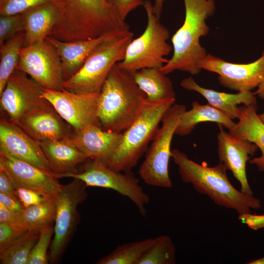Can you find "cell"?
Listing matches in <instances>:
<instances>
[{"instance_id": "obj_1", "label": "cell", "mask_w": 264, "mask_h": 264, "mask_svg": "<svg viewBox=\"0 0 264 264\" xmlns=\"http://www.w3.org/2000/svg\"><path fill=\"white\" fill-rule=\"evenodd\" d=\"M171 157L178 167L182 180L191 184L198 193L208 196L215 204L233 209L239 215L261 207L260 199L242 193L232 185L223 164L214 167L208 166L205 162L200 164L177 149L172 150Z\"/></svg>"}, {"instance_id": "obj_2", "label": "cell", "mask_w": 264, "mask_h": 264, "mask_svg": "<svg viewBox=\"0 0 264 264\" xmlns=\"http://www.w3.org/2000/svg\"><path fill=\"white\" fill-rule=\"evenodd\" d=\"M146 99L132 74L116 64L99 94L97 114L101 127L106 131L123 132L138 117Z\"/></svg>"}, {"instance_id": "obj_3", "label": "cell", "mask_w": 264, "mask_h": 264, "mask_svg": "<svg viewBox=\"0 0 264 264\" xmlns=\"http://www.w3.org/2000/svg\"><path fill=\"white\" fill-rule=\"evenodd\" d=\"M185 19L182 26L172 37L173 54L160 70L167 74L175 70L198 74V64L207 54L200 44V38L206 36L209 27L205 21L216 10L215 0H183Z\"/></svg>"}, {"instance_id": "obj_4", "label": "cell", "mask_w": 264, "mask_h": 264, "mask_svg": "<svg viewBox=\"0 0 264 264\" xmlns=\"http://www.w3.org/2000/svg\"><path fill=\"white\" fill-rule=\"evenodd\" d=\"M175 102L176 97L157 101L147 99L138 117L123 132L122 141L107 165L119 172H131L147 150L165 112Z\"/></svg>"}, {"instance_id": "obj_5", "label": "cell", "mask_w": 264, "mask_h": 264, "mask_svg": "<svg viewBox=\"0 0 264 264\" xmlns=\"http://www.w3.org/2000/svg\"><path fill=\"white\" fill-rule=\"evenodd\" d=\"M59 10L54 30L69 38H84L109 29L119 16L107 0H52Z\"/></svg>"}, {"instance_id": "obj_6", "label": "cell", "mask_w": 264, "mask_h": 264, "mask_svg": "<svg viewBox=\"0 0 264 264\" xmlns=\"http://www.w3.org/2000/svg\"><path fill=\"white\" fill-rule=\"evenodd\" d=\"M143 6L147 17L146 27L142 35L131 42L124 59L116 64L132 73L145 68L160 69L168 61L165 57L173 49L167 42L169 31L154 13L151 2L145 0Z\"/></svg>"}, {"instance_id": "obj_7", "label": "cell", "mask_w": 264, "mask_h": 264, "mask_svg": "<svg viewBox=\"0 0 264 264\" xmlns=\"http://www.w3.org/2000/svg\"><path fill=\"white\" fill-rule=\"evenodd\" d=\"M133 36L132 33L98 46L80 69L63 82V89L76 93H100L113 66L124 59Z\"/></svg>"}, {"instance_id": "obj_8", "label": "cell", "mask_w": 264, "mask_h": 264, "mask_svg": "<svg viewBox=\"0 0 264 264\" xmlns=\"http://www.w3.org/2000/svg\"><path fill=\"white\" fill-rule=\"evenodd\" d=\"M186 110L184 105L174 104L164 114L161 126L156 131L138 170L140 178L146 184L163 188L172 187L168 170L171 142Z\"/></svg>"}, {"instance_id": "obj_9", "label": "cell", "mask_w": 264, "mask_h": 264, "mask_svg": "<svg viewBox=\"0 0 264 264\" xmlns=\"http://www.w3.org/2000/svg\"><path fill=\"white\" fill-rule=\"evenodd\" d=\"M88 159L82 172L59 174V177L78 179L83 181L87 187L115 191L128 198L136 205L140 214L145 217L147 214L145 206L150 201V197L139 184V179L132 172H119L100 161Z\"/></svg>"}, {"instance_id": "obj_10", "label": "cell", "mask_w": 264, "mask_h": 264, "mask_svg": "<svg viewBox=\"0 0 264 264\" xmlns=\"http://www.w3.org/2000/svg\"><path fill=\"white\" fill-rule=\"evenodd\" d=\"M86 184L73 178L70 183L63 185L55 198L56 214L54 237L48 255L51 264L56 263L67 246L78 223V205L88 197Z\"/></svg>"}, {"instance_id": "obj_11", "label": "cell", "mask_w": 264, "mask_h": 264, "mask_svg": "<svg viewBox=\"0 0 264 264\" xmlns=\"http://www.w3.org/2000/svg\"><path fill=\"white\" fill-rule=\"evenodd\" d=\"M17 70L30 76L44 88L61 90L64 82L62 62L55 47L46 39L23 46Z\"/></svg>"}, {"instance_id": "obj_12", "label": "cell", "mask_w": 264, "mask_h": 264, "mask_svg": "<svg viewBox=\"0 0 264 264\" xmlns=\"http://www.w3.org/2000/svg\"><path fill=\"white\" fill-rule=\"evenodd\" d=\"M99 94L44 88L43 96L75 132H78L90 124L101 127L97 114Z\"/></svg>"}, {"instance_id": "obj_13", "label": "cell", "mask_w": 264, "mask_h": 264, "mask_svg": "<svg viewBox=\"0 0 264 264\" xmlns=\"http://www.w3.org/2000/svg\"><path fill=\"white\" fill-rule=\"evenodd\" d=\"M201 69L217 73L220 84L238 91H251L264 81V50L260 57L248 64H236L210 54L200 60Z\"/></svg>"}, {"instance_id": "obj_14", "label": "cell", "mask_w": 264, "mask_h": 264, "mask_svg": "<svg viewBox=\"0 0 264 264\" xmlns=\"http://www.w3.org/2000/svg\"><path fill=\"white\" fill-rule=\"evenodd\" d=\"M43 90L26 74L16 69L0 95L1 109L10 121L18 124L25 114L48 101L43 96Z\"/></svg>"}, {"instance_id": "obj_15", "label": "cell", "mask_w": 264, "mask_h": 264, "mask_svg": "<svg viewBox=\"0 0 264 264\" xmlns=\"http://www.w3.org/2000/svg\"><path fill=\"white\" fill-rule=\"evenodd\" d=\"M0 163L4 166L15 188L33 190L48 199H55L63 185L58 174L17 159L0 149Z\"/></svg>"}, {"instance_id": "obj_16", "label": "cell", "mask_w": 264, "mask_h": 264, "mask_svg": "<svg viewBox=\"0 0 264 264\" xmlns=\"http://www.w3.org/2000/svg\"><path fill=\"white\" fill-rule=\"evenodd\" d=\"M219 132L217 136L218 154L220 163L230 170L241 185V192L253 195L249 185L246 173V163L258 149L254 143L236 137L226 132L222 126L218 125Z\"/></svg>"}, {"instance_id": "obj_17", "label": "cell", "mask_w": 264, "mask_h": 264, "mask_svg": "<svg viewBox=\"0 0 264 264\" xmlns=\"http://www.w3.org/2000/svg\"><path fill=\"white\" fill-rule=\"evenodd\" d=\"M0 149L17 159L51 171L40 142L9 119L0 121Z\"/></svg>"}, {"instance_id": "obj_18", "label": "cell", "mask_w": 264, "mask_h": 264, "mask_svg": "<svg viewBox=\"0 0 264 264\" xmlns=\"http://www.w3.org/2000/svg\"><path fill=\"white\" fill-rule=\"evenodd\" d=\"M130 30H115L97 38L73 42H64L48 36L46 40L56 48L61 61L64 81L75 75L91 53L109 41L131 34Z\"/></svg>"}, {"instance_id": "obj_19", "label": "cell", "mask_w": 264, "mask_h": 264, "mask_svg": "<svg viewBox=\"0 0 264 264\" xmlns=\"http://www.w3.org/2000/svg\"><path fill=\"white\" fill-rule=\"evenodd\" d=\"M18 125L40 142L65 139L72 134L68 124L48 101L25 114Z\"/></svg>"}, {"instance_id": "obj_20", "label": "cell", "mask_w": 264, "mask_h": 264, "mask_svg": "<svg viewBox=\"0 0 264 264\" xmlns=\"http://www.w3.org/2000/svg\"><path fill=\"white\" fill-rule=\"evenodd\" d=\"M69 138L88 159L106 164L120 145L123 132L106 131L99 125L90 124Z\"/></svg>"}, {"instance_id": "obj_21", "label": "cell", "mask_w": 264, "mask_h": 264, "mask_svg": "<svg viewBox=\"0 0 264 264\" xmlns=\"http://www.w3.org/2000/svg\"><path fill=\"white\" fill-rule=\"evenodd\" d=\"M180 86L187 90L199 93L206 99L208 104L232 120L238 118L239 105L257 108L256 98L251 91H238L236 94L217 91L200 86L191 76L183 79Z\"/></svg>"}, {"instance_id": "obj_22", "label": "cell", "mask_w": 264, "mask_h": 264, "mask_svg": "<svg viewBox=\"0 0 264 264\" xmlns=\"http://www.w3.org/2000/svg\"><path fill=\"white\" fill-rule=\"evenodd\" d=\"M22 14L24 26V46L44 41L59 18V10L50 1L32 7Z\"/></svg>"}, {"instance_id": "obj_23", "label": "cell", "mask_w": 264, "mask_h": 264, "mask_svg": "<svg viewBox=\"0 0 264 264\" xmlns=\"http://www.w3.org/2000/svg\"><path fill=\"white\" fill-rule=\"evenodd\" d=\"M257 108L245 106L239 107L238 122L229 131L234 136L254 143L260 149L261 155L250 159L248 162L255 165L260 172H264V124L257 113Z\"/></svg>"}, {"instance_id": "obj_24", "label": "cell", "mask_w": 264, "mask_h": 264, "mask_svg": "<svg viewBox=\"0 0 264 264\" xmlns=\"http://www.w3.org/2000/svg\"><path fill=\"white\" fill-rule=\"evenodd\" d=\"M69 137L40 142L51 170L55 173L76 172V166L88 159Z\"/></svg>"}, {"instance_id": "obj_25", "label": "cell", "mask_w": 264, "mask_h": 264, "mask_svg": "<svg viewBox=\"0 0 264 264\" xmlns=\"http://www.w3.org/2000/svg\"><path fill=\"white\" fill-rule=\"evenodd\" d=\"M204 122L216 123L229 131L235 124L232 119L220 110L208 104L201 105L194 101L192 103V109L182 114L175 134L181 136L187 135L197 125Z\"/></svg>"}, {"instance_id": "obj_26", "label": "cell", "mask_w": 264, "mask_h": 264, "mask_svg": "<svg viewBox=\"0 0 264 264\" xmlns=\"http://www.w3.org/2000/svg\"><path fill=\"white\" fill-rule=\"evenodd\" d=\"M138 87L150 101H157L168 97H176L173 83L167 74L160 69L145 68L132 73Z\"/></svg>"}, {"instance_id": "obj_27", "label": "cell", "mask_w": 264, "mask_h": 264, "mask_svg": "<svg viewBox=\"0 0 264 264\" xmlns=\"http://www.w3.org/2000/svg\"><path fill=\"white\" fill-rule=\"evenodd\" d=\"M55 199H46L41 203L25 208L19 215L21 225L27 230L40 231L55 220Z\"/></svg>"}, {"instance_id": "obj_28", "label": "cell", "mask_w": 264, "mask_h": 264, "mask_svg": "<svg viewBox=\"0 0 264 264\" xmlns=\"http://www.w3.org/2000/svg\"><path fill=\"white\" fill-rule=\"evenodd\" d=\"M24 33L21 32L0 46V95L19 63L20 52L24 46Z\"/></svg>"}, {"instance_id": "obj_29", "label": "cell", "mask_w": 264, "mask_h": 264, "mask_svg": "<svg viewBox=\"0 0 264 264\" xmlns=\"http://www.w3.org/2000/svg\"><path fill=\"white\" fill-rule=\"evenodd\" d=\"M40 231L28 230L0 252L1 264H27Z\"/></svg>"}, {"instance_id": "obj_30", "label": "cell", "mask_w": 264, "mask_h": 264, "mask_svg": "<svg viewBox=\"0 0 264 264\" xmlns=\"http://www.w3.org/2000/svg\"><path fill=\"white\" fill-rule=\"evenodd\" d=\"M154 239L131 242L117 247L109 255L98 260L97 264H136Z\"/></svg>"}, {"instance_id": "obj_31", "label": "cell", "mask_w": 264, "mask_h": 264, "mask_svg": "<svg viewBox=\"0 0 264 264\" xmlns=\"http://www.w3.org/2000/svg\"><path fill=\"white\" fill-rule=\"evenodd\" d=\"M176 247L171 238L161 235L154 239L136 264H175Z\"/></svg>"}, {"instance_id": "obj_32", "label": "cell", "mask_w": 264, "mask_h": 264, "mask_svg": "<svg viewBox=\"0 0 264 264\" xmlns=\"http://www.w3.org/2000/svg\"><path fill=\"white\" fill-rule=\"evenodd\" d=\"M54 234L52 224L42 228L29 256L27 264H46L49 258L47 252L51 238Z\"/></svg>"}, {"instance_id": "obj_33", "label": "cell", "mask_w": 264, "mask_h": 264, "mask_svg": "<svg viewBox=\"0 0 264 264\" xmlns=\"http://www.w3.org/2000/svg\"><path fill=\"white\" fill-rule=\"evenodd\" d=\"M24 26L22 14L0 15V46L17 34L24 32Z\"/></svg>"}, {"instance_id": "obj_34", "label": "cell", "mask_w": 264, "mask_h": 264, "mask_svg": "<svg viewBox=\"0 0 264 264\" xmlns=\"http://www.w3.org/2000/svg\"><path fill=\"white\" fill-rule=\"evenodd\" d=\"M52 0H0V15L21 14L26 10Z\"/></svg>"}, {"instance_id": "obj_35", "label": "cell", "mask_w": 264, "mask_h": 264, "mask_svg": "<svg viewBox=\"0 0 264 264\" xmlns=\"http://www.w3.org/2000/svg\"><path fill=\"white\" fill-rule=\"evenodd\" d=\"M27 231L20 225L0 223V252Z\"/></svg>"}, {"instance_id": "obj_36", "label": "cell", "mask_w": 264, "mask_h": 264, "mask_svg": "<svg viewBox=\"0 0 264 264\" xmlns=\"http://www.w3.org/2000/svg\"><path fill=\"white\" fill-rule=\"evenodd\" d=\"M15 190L16 195L24 208L41 203L46 199L39 193L30 189L20 187Z\"/></svg>"}, {"instance_id": "obj_37", "label": "cell", "mask_w": 264, "mask_h": 264, "mask_svg": "<svg viewBox=\"0 0 264 264\" xmlns=\"http://www.w3.org/2000/svg\"><path fill=\"white\" fill-rule=\"evenodd\" d=\"M124 20L128 14L139 6L144 5L143 0H107Z\"/></svg>"}, {"instance_id": "obj_38", "label": "cell", "mask_w": 264, "mask_h": 264, "mask_svg": "<svg viewBox=\"0 0 264 264\" xmlns=\"http://www.w3.org/2000/svg\"><path fill=\"white\" fill-rule=\"evenodd\" d=\"M0 193L18 198L13 182L4 166L0 163Z\"/></svg>"}, {"instance_id": "obj_39", "label": "cell", "mask_w": 264, "mask_h": 264, "mask_svg": "<svg viewBox=\"0 0 264 264\" xmlns=\"http://www.w3.org/2000/svg\"><path fill=\"white\" fill-rule=\"evenodd\" d=\"M238 220L255 231L264 228V214H251V213L242 214L239 215Z\"/></svg>"}, {"instance_id": "obj_40", "label": "cell", "mask_w": 264, "mask_h": 264, "mask_svg": "<svg viewBox=\"0 0 264 264\" xmlns=\"http://www.w3.org/2000/svg\"><path fill=\"white\" fill-rule=\"evenodd\" d=\"M0 203L17 215H20L24 209L18 198H12L2 193H0Z\"/></svg>"}, {"instance_id": "obj_41", "label": "cell", "mask_w": 264, "mask_h": 264, "mask_svg": "<svg viewBox=\"0 0 264 264\" xmlns=\"http://www.w3.org/2000/svg\"><path fill=\"white\" fill-rule=\"evenodd\" d=\"M0 223L22 226L19 220V215L13 213L1 203H0Z\"/></svg>"}, {"instance_id": "obj_42", "label": "cell", "mask_w": 264, "mask_h": 264, "mask_svg": "<svg viewBox=\"0 0 264 264\" xmlns=\"http://www.w3.org/2000/svg\"><path fill=\"white\" fill-rule=\"evenodd\" d=\"M166 0H154V4H153V10L155 16L160 18L163 4Z\"/></svg>"}, {"instance_id": "obj_43", "label": "cell", "mask_w": 264, "mask_h": 264, "mask_svg": "<svg viewBox=\"0 0 264 264\" xmlns=\"http://www.w3.org/2000/svg\"><path fill=\"white\" fill-rule=\"evenodd\" d=\"M253 93L264 100V81L258 86L257 89Z\"/></svg>"}, {"instance_id": "obj_44", "label": "cell", "mask_w": 264, "mask_h": 264, "mask_svg": "<svg viewBox=\"0 0 264 264\" xmlns=\"http://www.w3.org/2000/svg\"><path fill=\"white\" fill-rule=\"evenodd\" d=\"M247 264H264V256L254 260L251 261L246 263Z\"/></svg>"}, {"instance_id": "obj_45", "label": "cell", "mask_w": 264, "mask_h": 264, "mask_svg": "<svg viewBox=\"0 0 264 264\" xmlns=\"http://www.w3.org/2000/svg\"><path fill=\"white\" fill-rule=\"evenodd\" d=\"M258 116L261 121L264 124V112L259 114Z\"/></svg>"}]
</instances>
